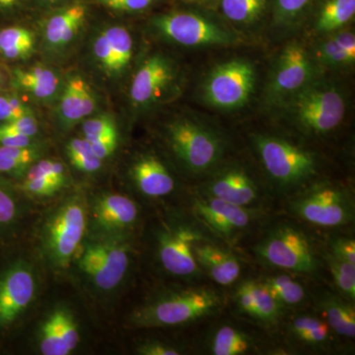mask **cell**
<instances>
[{
  "label": "cell",
  "mask_w": 355,
  "mask_h": 355,
  "mask_svg": "<svg viewBox=\"0 0 355 355\" xmlns=\"http://www.w3.org/2000/svg\"><path fill=\"white\" fill-rule=\"evenodd\" d=\"M35 279L25 265L9 268L0 279V324H9L29 306L35 293Z\"/></svg>",
  "instance_id": "16"
},
{
  "label": "cell",
  "mask_w": 355,
  "mask_h": 355,
  "mask_svg": "<svg viewBox=\"0 0 355 355\" xmlns=\"http://www.w3.org/2000/svg\"><path fill=\"white\" fill-rule=\"evenodd\" d=\"M15 80L21 88L39 99H48L57 92L60 78L55 71L46 67H32L27 70L17 69L14 72Z\"/></svg>",
  "instance_id": "29"
},
{
  "label": "cell",
  "mask_w": 355,
  "mask_h": 355,
  "mask_svg": "<svg viewBox=\"0 0 355 355\" xmlns=\"http://www.w3.org/2000/svg\"><path fill=\"white\" fill-rule=\"evenodd\" d=\"M23 189L27 193L36 196V197H50L62 188L58 186L57 184L53 183L50 180L44 179V178L27 177L24 184H23Z\"/></svg>",
  "instance_id": "41"
},
{
  "label": "cell",
  "mask_w": 355,
  "mask_h": 355,
  "mask_svg": "<svg viewBox=\"0 0 355 355\" xmlns=\"http://www.w3.org/2000/svg\"><path fill=\"white\" fill-rule=\"evenodd\" d=\"M84 139L89 142L105 137V135L116 133V125L109 116H101L89 119L83 123Z\"/></svg>",
  "instance_id": "38"
},
{
  "label": "cell",
  "mask_w": 355,
  "mask_h": 355,
  "mask_svg": "<svg viewBox=\"0 0 355 355\" xmlns=\"http://www.w3.org/2000/svg\"><path fill=\"white\" fill-rule=\"evenodd\" d=\"M355 14V0H328L318 15L320 32H334L347 25Z\"/></svg>",
  "instance_id": "30"
},
{
  "label": "cell",
  "mask_w": 355,
  "mask_h": 355,
  "mask_svg": "<svg viewBox=\"0 0 355 355\" xmlns=\"http://www.w3.org/2000/svg\"><path fill=\"white\" fill-rule=\"evenodd\" d=\"M261 282L284 309L298 307L307 300L305 286L291 275L279 273L270 275Z\"/></svg>",
  "instance_id": "28"
},
{
  "label": "cell",
  "mask_w": 355,
  "mask_h": 355,
  "mask_svg": "<svg viewBox=\"0 0 355 355\" xmlns=\"http://www.w3.org/2000/svg\"><path fill=\"white\" fill-rule=\"evenodd\" d=\"M253 336L233 324H224L212 331L207 340V349L214 355H243L256 347Z\"/></svg>",
  "instance_id": "26"
},
{
  "label": "cell",
  "mask_w": 355,
  "mask_h": 355,
  "mask_svg": "<svg viewBox=\"0 0 355 355\" xmlns=\"http://www.w3.org/2000/svg\"><path fill=\"white\" fill-rule=\"evenodd\" d=\"M0 79H1V71H0Z\"/></svg>",
  "instance_id": "52"
},
{
  "label": "cell",
  "mask_w": 355,
  "mask_h": 355,
  "mask_svg": "<svg viewBox=\"0 0 355 355\" xmlns=\"http://www.w3.org/2000/svg\"><path fill=\"white\" fill-rule=\"evenodd\" d=\"M224 305L220 292L193 286L158 296L135 313L139 327H173L195 323L218 314Z\"/></svg>",
  "instance_id": "1"
},
{
  "label": "cell",
  "mask_w": 355,
  "mask_h": 355,
  "mask_svg": "<svg viewBox=\"0 0 355 355\" xmlns=\"http://www.w3.org/2000/svg\"><path fill=\"white\" fill-rule=\"evenodd\" d=\"M40 349L44 355H67L70 350L62 340L58 330L55 318L53 315L46 320L42 329V338L40 342Z\"/></svg>",
  "instance_id": "36"
},
{
  "label": "cell",
  "mask_w": 355,
  "mask_h": 355,
  "mask_svg": "<svg viewBox=\"0 0 355 355\" xmlns=\"http://www.w3.org/2000/svg\"><path fill=\"white\" fill-rule=\"evenodd\" d=\"M86 226L83 200L72 198L62 203L46 223L44 249L53 265L67 268L83 240Z\"/></svg>",
  "instance_id": "10"
},
{
  "label": "cell",
  "mask_w": 355,
  "mask_h": 355,
  "mask_svg": "<svg viewBox=\"0 0 355 355\" xmlns=\"http://www.w3.org/2000/svg\"><path fill=\"white\" fill-rule=\"evenodd\" d=\"M153 25L166 38L187 46H225L235 41L231 33L195 13L163 14L155 17Z\"/></svg>",
  "instance_id": "12"
},
{
  "label": "cell",
  "mask_w": 355,
  "mask_h": 355,
  "mask_svg": "<svg viewBox=\"0 0 355 355\" xmlns=\"http://www.w3.org/2000/svg\"><path fill=\"white\" fill-rule=\"evenodd\" d=\"M94 216L103 228L121 230L135 223L139 209L132 200L125 196H104L96 203Z\"/></svg>",
  "instance_id": "22"
},
{
  "label": "cell",
  "mask_w": 355,
  "mask_h": 355,
  "mask_svg": "<svg viewBox=\"0 0 355 355\" xmlns=\"http://www.w3.org/2000/svg\"><path fill=\"white\" fill-rule=\"evenodd\" d=\"M105 6L114 10L140 11L150 6L153 0H99Z\"/></svg>",
  "instance_id": "47"
},
{
  "label": "cell",
  "mask_w": 355,
  "mask_h": 355,
  "mask_svg": "<svg viewBox=\"0 0 355 355\" xmlns=\"http://www.w3.org/2000/svg\"><path fill=\"white\" fill-rule=\"evenodd\" d=\"M95 106V97L90 86L81 76L71 77L60 100L62 120L69 123H76L92 114Z\"/></svg>",
  "instance_id": "24"
},
{
  "label": "cell",
  "mask_w": 355,
  "mask_h": 355,
  "mask_svg": "<svg viewBox=\"0 0 355 355\" xmlns=\"http://www.w3.org/2000/svg\"><path fill=\"white\" fill-rule=\"evenodd\" d=\"M256 84V70L245 60H232L211 70L202 85V98L210 106L223 110L242 108Z\"/></svg>",
  "instance_id": "9"
},
{
  "label": "cell",
  "mask_w": 355,
  "mask_h": 355,
  "mask_svg": "<svg viewBox=\"0 0 355 355\" xmlns=\"http://www.w3.org/2000/svg\"><path fill=\"white\" fill-rule=\"evenodd\" d=\"M214 239L209 237L196 243V261L203 275H209L219 286H229L241 275V263L230 250L222 247Z\"/></svg>",
  "instance_id": "18"
},
{
  "label": "cell",
  "mask_w": 355,
  "mask_h": 355,
  "mask_svg": "<svg viewBox=\"0 0 355 355\" xmlns=\"http://www.w3.org/2000/svg\"><path fill=\"white\" fill-rule=\"evenodd\" d=\"M53 315L55 318V324H57L58 330L64 340L70 352L76 349L79 342L78 331H77L76 324L69 314L64 311H55Z\"/></svg>",
  "instance_id": "40"
},
{
  "label": "cell",
  "mask_w": 355,
  "mask_h": 355,
  "mask_svg": "<svg viewBox=\"0 0 355 355\" xmlns=\"http://www.w3.org/2000/svg\"><path fill=\"white\" fill-rule=\"evenodd\" d=\"M93 153L98 158L104 160L114 153L116 147V133L105 135L101 139L90 142Z\"/></svg>",
  "instance_id": "46"
},
{
  "label": "cell",
  "mask_w": 355,
  "mask_h": 355,
  "mask_svg": "<svg viewBox=\"0 0 355 355\" xmlns=\"http://www.w3.org/2000/svg\"><path fill=\"white\" fill-rule=\"evenodd\" d=\"M317 58L322 64L331 67H347L355 62V36L345 31L334 35L320 44Z\"/></svg>",
  "instance_id": "27"
},
{
  "label": "cell",
  "mask_w": 355,
  "mask_h": 355,
  "mask_svg": "<svg viewBox=\"0 0 355 355\" xmlns=\"http://www.w3.org/2000/svg\"><path fill=\"white\" fill-rule=\"evenodd\" d=\"M0 130L20 133V135L33 137L38 132V123H37L34 116L30 114V116H26L24 118L19 119V120L0 125Z\"/></svg>",
  "instance_id": "43"
},
{
  "label": "cell",
  "mask_w": 355,
  "mask_h": 355,
  "mask_svg": "<svg viewBox=\"0 0 355 355\" xmlns=\"http://www.w3.org/2000/svg\"><path fill=\"white\" fill-rule=\"evenodd\" d=\"M128 266V247L123 244L89 245L80 261L81 270L103 291L118 286Z\"/></svg>",
  "instance_id": "13"
},
{
  "label": "cell",
  "mask_w": 355,
  "mask_h": 355,
  "mask_svg": "<svg viewBox=\"0 0 355 355\" xmlns=\"http://www.w3.org/2000/svg\"><path fill=\"white\" fill-rule=\"evenodd\" d=\"M254 253L263 265L306 277H317L324 265L309 236L291 223L268 229L254 247Z\"/></svg>",
  "instance_id": "2"
},
{
  "label": "cell",
  "mask_w": 355,
  "mask_h": 355,
  "mask_svg": "<svg viewBox=\"0 0 355 355\" xmlns=\"http://www.w3.org/2000/svg\"><path fill=\"white\" fill-rule=\"evenodd\" d=\"M174 65L162 55L147 58L133 77L130 97L137 106L146 107L158 101L176 77Z\"/></svg>",
  "instance_id": "15"
},
{
  "label": "cell",
  "mask_w": 355,
  "mask_h": 355,
  "mask_svg": "<svg viewBox=\"0 0 355 355\" xmlns=\"http://www.w3.org/2000/svg\"><path fill=\"white\" fill-rule=\"evenodd\" d=\"M86 16L83 4H72L51 16L46 26V42L50 46H64L76 36Z\"/></svg>",
  "instance_id": "25"
},
{
  "label": "cell",
  "mask_w": 355,
  "mask_h": 355,
  "mask_svg": "<svg viewBox=\"0 0 355 355\" xmlns=\"http://www.w3.org/2000/svg\"><path fill=\"white\" fill-rule=\"evenodd\" d=\"M234 304L239 314L263 326L279 323L284 315V308L261 280L248 279L238 284L234 291Z\"/></svg>",
  "instance_id": "17"
},
{
  "label": "cell",
  "mask_w": 355,
  "mask_h": 355,
  "mask_svg": "<svg viewBox=\"0 0 355 355\" xmlns=\"http://www.w3.org/2000/svg\"><path fill=\"white\" fill-rule=\"evenodd\" d=\"M354 209L349 191L334 183L304 187L294 193L288 202L291 214L317 227H343L354 222Z\"/></svg>",
  "instance_id": "5"
},
{
  "label": "cell",
  "mask_w": 355,
  "mask_h": 355,
  "mask_svg": "<svg viewBox=\"0 0 355 355\" xmlns=\"http://www.w3.org/2000/svg\"><path fill=\"white\" fill-rule=\"evenodd\" d=\"M27 177L44 178L57 184L60 188L64 186L65 180H67L64 165L58 161L53 160H42L32 166L28 172Z\"/></svg>",
  "instance_id": "37"
},
{
  "label": "cell",
  "mask_w": 355,
  "mask_h": 355,
  "mask_svg": "<svg viewBox=\"0 0 355 355\" xmlns=\"http://www.w3.org/2000/svg\"><path fill=\"white\" fill-rule=\"evenodd\" d=\"M287 333L293 342L311 349H328L333 342V331L327 322L309 314L292 318Z\"/></svg>",
  "instance_id": "23"
},
{
  "label": "cell",
  "mask_w": 355,
  "mask_h": 355,
  "mask_svg": "<svg viewBox=\"0 0 355 355\" xmlns=\"http://www.w3.org/2000/svg\"><path fill=\"white\" fill-rule=\"evenodd\" d=\"M39 153L33 147L0 146V172L20 174L38 158Z\"/></svg>",
  "instance_id": "33"
},
{
  "label": "cell",
  "mask_w": 355,
  "mask_h": 355,
  "mask_svg": "<svg viewBox=\"0 0 355 355\" xmlns=\"http://www.w3.org/2000/svg\"><path fill=\"white\" fill-rule=\"evenodd\" d=\"M316 306L322 312L331 331L347 338L355 336V310L354 302L331 291L318 294Z\"/></svg>",
  "instance_id": "21"
},
{
  "label": "cell",
  "mask_w": 355,
  "mask_h": 355,
  "mask_svg": "<svg viewBox=\"0 0 355 355\" xmlns=\"http://www.w3.org/2000/svg\"><path fill=\"white\" fill-rule=\"evenodd\" d=\"M93 51L107 73L110 76L121 74L132 58V35L121 26L110 27L96 39Z\"/></svg>",
  "instance_id": "19"
},
{
  "label": "cell",
  "mask_w": 355,
  "mask_h": 355,
  "mask_svg": "<svg viewBox=\"0 0 355 355\" xmlns=\"http://www.w3.org/2000/svg\"><path fill=\"white\" fill-rule=\"evenodd\" d=\"M324 265L328 266L338 293L354 302L355 299V263L338 258L327 250L323 254Z\"/></svg>",
  "instance_id": "31"
},
{
  "label": "cell",
  "mask_w": 355,
  "mask_h": 355,
  "mask_svg": "<svg viewBox=\"0 0 355 355\" xmlns=\"http://www.w3.org/2000/svg\"><path fill=\"white\" fill-rule=\"evenodd\" d=\"M214 237L195 216L168 223L157 236L158 257L166 272L184 279H200L203 275L193 254L196 243Z\"/></svg>",
  "instance_id": "7"
},
{
  "label": "cell",
  "mask_w": 355,
  "mask_h": 355,
  "mask_svg": "<svg viewBox=\"0 0 355 355\" xmlns=\"http://www.w3.org/2000/svg\"><path fill=\"white\" fill-rule=\"evenodd\" d=\"M17 1L18 0H0V6L10 7Z\"/></svg>",
  "instance_id": "50"
},
{
  "label": "cell",
  "mask_w": 355,
  "mask_h": 355,
  "mask_svg": "<svg viewBox=\"0 0 355 355\" xmlns=\"http://www.w3.org/2000/svg\"><path fill=\"white\" fill-rule=\"evenodd\" d=\"M188 1H195V0H188Z\"/></svg>",
  "instance_id": "53"
},
{
  "label": "cell",
  "mask_w": 355,
  "mask_h": 355,
  "mask_svg": "<svg viewBox=\"0 0 355 355\" xmlns=\"http://www.w3.org/2000/svg\"><path fill=\"white\" fill-rule=\"evenodd\" d=\"M130 174L137 190L149 198H162L174 191V178L160 159L151 154L140 156Z\"/></svg>",
  "instance_id": "20"
},
{
  "label": "cell",
  "mask_w": 355,
  "mask_h": 355,
  "mask_svg": "<svg viewBox=\"0 0 355 355\" xmlns=\"http://www.w3.org/2000/svg\"><path fill=\"white\" fill-rule=\"evenodd\" d=\"M266 3V0H221V9L232 22L248 24L260 18Z\"/></svg>",
  "instance_id": "34"
},
{
  "label": "cell",
  "mask_w": 355,
  "mask_h": 355,
  "mask_svg": "<svg viewBox=\"0 0 355 355\" xmlns=\"http://www.w3.org/2000/svg\"><path fill=\"white\" fill-rule=\"evenodd\" d=\"M140 354L146 355H178L181 354L179 349L163 343H147L139 349Z\"/></svg>",
  "instance_id": "48"
},
{
  "label": "cell",
  "mask_w": 355,
  "mask_h": 355,
  "mask_svg": "<svg viewBox=\"0 0 355 355\" xmlns=\"http://www.w3.org/2000/svg\"><path fill=\"white\" fill-rule=\"evenodd\" d=\"M34 46V34L26 28L10 27L0 31V51L9 60L28 57Z\"/></svg>",
  "instance_id": "32"
},
{
  "label": "cell",
  "mask_w": 355,
  "mask_h": 355,
  "mask_svg": "<svg viewBox=\"0 0 355 355\" xmlns=\"http://www.w3.org/2000/svg\"><path fill=\"white\" fill-rule=\"evenodd\" d=\"M0 144L10 147H31L32 137L0 130Z\"/></svg>",
  "instance_id": "49"
},
{
  "label": "cell",
  "mask_w": 355,
  "mask_h": 355,
  "mask_svg": "<svg viewBox=\"0 0 355 355\" xmlns=\"http://www.w3.org/2000/svg\"><path fill=\"white\" fill-rule=\"evenodd\" d=\"M288 99L287 108L292 120L311 135L330 132L345 118V98L330 84L310 83Z\"/></svg>",
  "instance_id": "6"
},
{
  "label": "cell",
  "mask_w": 355,
  "mask_h": 355,
  "mask_svg": "<svg viewBox=\"0 0 355 355\" xmlns=\"http://www.w3.org/2000/svg\"><path fill=\"white\" fill-rule=\"evenodd\" d=\"M261 209L239 207L198 193L193 200V216L214 238L234 245L249 232L263 214Z\"/></svg>",
  "instance_id": "8"
},
{
  "label": "cell",
  "mask_w": 355,
  "mask_h": 355,
  "mask_svg": "<svg viewBox=\"0 0 355 355\" xmlns=\"http://www.w3.org/2000/svg\"><path fill=\"white\" fill-rule=\"evenodd\" d=\"M328 250L338 258L355 263V242L352 238L345 236L331 238Z\"/></svg>",
  "instance_id": "42"
},
{
  "label": "cell",
  "mask_w": 355,
  "mask_h": 355,
  "mask_svg": "<svg viewBox=\"0 0 355 355\" xmlns=\"http://www.w3.org/2000/svg\"><path fill=\"white\" fill-rule=\"evenodd\" d=\"M310 0H275L277 12L282 19L295 17L304 9Z\"/></svg>",
  "instance_id": "44"
},
{
  "label": "cell",
  "mask_w": 355,
  "mask_h": 355,
  "mask_svg": "<svg viewBox=\"0 0 355 355\" xmlns=\"http://www.w3.org/2000/svg\"><path fill=\"white\" fill-rule=\"evenodd\" d=\"M16 216V205L12 197L0 187V226L8 225Z\"/></svg>",
  "instance_id": "45"
},
{
  "label": "cell",
  "mask_w": 355,
  "mask_h": 355,
  "mask_svg": "<svg viewBox=\"0 0 355 355\" xmlns=\"http://www.w3.org/2000/svg\"><path fill=\"white\" fill-rule=\"evenodd\" d=\"M312 76V60L307 51L297 43L287 44L275 64L268 91L275 99L291 98L311 83Z\"/></svg>",
  "instance_id": "14"
},
{
  "label": "cell",
  "mask_w": 355,
  "mask_h": 355,
  "mask_svg": "<svg viewBox=\"0 0 355 355\" xmlns=\"http://www.w3.org/2000/svg\"><path fill=\"white\" fill-rule=\"evenodd\" d=\"M30 114H32V112L17 98L12 96H0V121H4V123H11Z\"/></svg>",
  "instance_id": "39"
},
{
  "label": "cell",
  "mask_w": 355,
  "mask_h": 355,
  "mask_svg": "<svg viewBox=\"0 0 355 355\" xmlns=\"http://www.w3.org/2000/svg\"><path fill=\"white\" fill-rule=\"evenodd\" d=\"M198 193L251 209H260L263 203L260 184L238 164L219 165L207 175Z\"/></svg>",
  "instance_id": "11"
},
{
  "label": "cell",
  "mask_w": 355,
  "mask_h": 355,
  "mask_svg": "<svg viewBox=\"0 0 355 355\" xmlns=\"http://www.w3.org/2000/svg\"><path fill=\"white\" fill-rule=\"evenodd\" d=\"M167 141L175 157L193 176H207L221 164L226 144L216 130L189 119L168 125Z\"/></svg>",
  "instance_id": "4"
},
{
  "label": "cell",
  "mask_w": 355,
  "mask_h": 355,
  "mask_svg": "<svg viewBox=\"0 0 355 355\" xmlns=\"http://www.w3.org/2000/svg\"><path fill=\"white\" fill-rule=\"evenodd\" d=\"M67 154L72 165L80 171L96 172L101 167V159L95 155L90 142L86 139L70 140Z\"/></svg>",
  "instance_id": "35"
},
{
  "label": "cell",
  "mask_w": 355,
  "mask_h": 355,
  "mask_svg": "<svg viewBox=\"0 0 355 355\" xmlns=\"http://www.w3.org/2000/svg\"><path fill=\"white\" fill-rule=\"evenodd\" d=\"M44 2H46V3H55V2L60 1V0H43Z\"/></svg>",
  "instance_id": "51"
},
{
  "label": "cell",
  "mask_w": 355,
  "mask_h": 355,
  "mask_svg": "<svg viewBox=\"0 0 355 355\" xmlns=\"http://www.w3.org/2000/svg\"><path fill=\"white\" fill-rule=\"evenodd\" d=\"M261 165L280 193H296L316 176L315 154L282 137L268 135L253 137Z\"/></svg>",
  "instance_id": "3"
}]
</instances>
